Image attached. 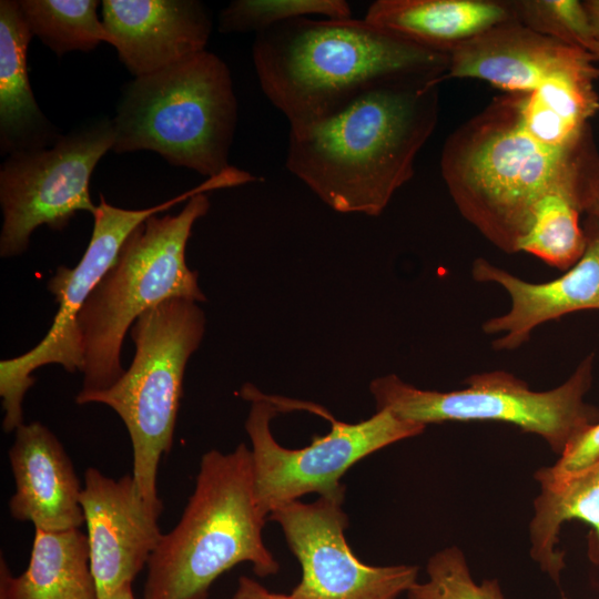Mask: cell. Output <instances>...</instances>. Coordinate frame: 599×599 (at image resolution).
Wrapping results in <instances>:
<instances>
[{
  "instance_id": "cell-28",
  "label": "cell",
  "mask_w": 599,
  "mask_h": 599,
  "mask_svg": "<svg viewBox=\"0 0 599 599\" xmlns=\"http://www.w3.org/2000/svg\"><path fill=\"white\" fill-rule=\"evenodd\" d=\"M227 599H294L291 595L274 592L257 580L241 576L234 593Z\"/></svg>"
},
{
  "instance_id": "cell-24",
  "label": "cell",
  "mask_w": 599,
  "mask_h": 599,
  "mask_svg": "<svg viewBox=\"0 0 599 599\" xmlns=\"http://www.w3.org/2000/svg\"><path fill=\"white\" fill-rule=\"evenodd\" d=\"M312 14L348 19L352 10L344 0H234L221 11L219 30L257 34L278 23Z\"/></svg>"
},
{
  "instance_id": "cell-29",
  "label": "cell",
  "mask_w": 599,
  "mask_h": 599,
  "mask_svg": "<svg viewBox=\"0 0 599 599\" xmlns=\"http://www.w3.org/2000/svg\"><path fill=\"white\" fill-rule=\"evenodd\" d=\"M591 29L593 41L599 43V0L582 1Z\"/></svg>"
},
{
  "instance_id": "cell-16",
  "label": "cell",
  "mask_w": 599,
  "mask_h": 599,
  "mask_svg": "<svg viewBox=\"0 0 599 599\" xmlns=\"http://www.w3.org/2000/svg\"><path fill=\"white\" fill-rule=\"evenodd\" d=\"M108 43L134 78L206 50L212 17L197 0H103Z\"/></svg>"
},
{
  "instance_id": "cell-22",
  "label": "cell",
  "mask_w": 599,
  "mask_h": 599,
  "mask_svg": "<svg viewBox=\"0 0 599 599\" xmlns=\"http://www.w3.org/2000/svg\"><path fill=\"white\" fill-rule=\"evenodd\" d=\"M585 203L568 193H551L536 207L519 252L531 254L560 271L569 270L582 256L587 237L580 224Z\"/></svg>"
},
{
  "instance_id": "cell-32",
  "label": "cell",
  "mask_w": 599,
  "mask_h": 599,
  "mask_svg": "<svg viewBox=\"0 0 599 599\" xmlns=\"http://www.w3.org/2000/svg\"><path fill=\"white\" fill-rule=\"evenodd\" d=\"M585 48L589 50L591 53H593L599 61V43L598 42L591 40L585 44ZM598 194H599V190H598Z\"/></svg>"
},
{
  "instance_id": "cell-7",
  "label": "cell",
  "mask_w": 599,
  "mask_h": 599,
  "mask_svg": "<svg viewBox=\"0 0 599 599\" xmlns=\"http://www.w3.org/2000/svg\"><path fill=\"white\" fill-rule=\"evenodd\" d=\"M204 331L205 315L197 302L175 297L158 304L130 328L135 353L123 375L105 389L75 396L77 404L106 405L122 419L132 443V476L154 506L163 507L159 464L172 448L185 367Z\"/></svg>"
},
{
  "instance_id": "cell-20",
  "label": "cell",
  "mask_w": 599,
  "mask_h": 599,
  "mask_svg": "<svg viewBox=\"0 0 599 599\" xmlns=\"http://www.w3.org/2000/svg\"><path fill=\"white\" fill-rule=\"evenodd\" d=\"M540 493L530 521V555L549 577L559 583L565 567L564 552L557 549L561 526L580 520L592 529L589 557L599 565V461L573 473L557 474L551 467L535 474Z\"/></svg>"
},
{
  "instance_id": "cell-9",
  "label": "cell",
  "mask_w": 599,
  "mask_h": 599,
  "mask_svg": "<svg viewBox=\"0 0 599 599\" xmlns=\"http://www.w3.org/2000/svg\"><path fill=\"white\" fill-rule=\"evenodd\" d=\"M241 396L251 403L245 429L252 444L256 498L267 517L274 509L311 493L344 499L341 478L353 465L388 445L422 434L426 427L388 410H377L366 420L348 424L307 404L306 409L331 420L332 428L325 436H315L306 447L285 448L271 432V420L281 412L272 397L251 384L242 387Z\"/></svg>"
},
{
  "instance_id": "cell-21",
  "label": "cell",
  "mask_w": 599,
  "mask_h": 599,
  "mask_svg": "<svg viewBox=\"0 0 599 599\" xmlns=\"http://www.w3.org/2000/svg\"><path fill=\"white\" fill-rule=\"evenodd\" d=\"M0 599H98L87 534L35 529L21 575L13 577L1 559Z\"/></svg>"
},
{
  "instance_id": "cell-17",
  "label": "cell",
  "mask_w": 599,
  "mask_h": 599,
  "mask_svg": "<svg viewBox=\"0 0 599 599\" xmlns=\"http://www.w3.org/2000/svg\"><path fill=\"white\" fill-rule=\"evenodd\" d=\"M9 460L16 484L9 509L14 519L50 531L80 528L82 487L70 457L48 427L39 422L19 426Z\"/></svg>"
},
{
  "instance_id": "cell-8",
  "label": "cell",
  "mask_w": 599,
  "mask_h": 599,
  "mask_svg": "<svg viewBox=\"0 0 599 599\" xmlns=\"http://www.w3.org/2000/svg\"><path fill=\"white\" fill-rule=\"evenodd\" d=\"M595 355L581 361L560 386L535 392L511 373L491 370L471 375L461 389L417 388L397 375L372 380L377 410L419 425L444 422L490 420L515 425L541 437L561 455L586 429L599 422V409L585 403L592 383Z\"/></svg>"
},
{
  "instance_id": "cell-10",
  "label": "cell",
  "mask_w": 599,
  "mask_h": 599,
  "mask_svg": "<svg viewBox=\"0 0 599 599\" xmlns=\"http://www.w3.org/2000/svg\"><path fill=\"white\" fill-rule=\"evenodd\" d=\"M114 142L112 119L103 118L61 135L49 148L8 156L0 167L1 257L23 254L41 225L61 231L79 211L95 212L90 179Z\"/></svg>"
},
{
  "instance_id": "cell-13",
  "label": "cell",
  "mask_w": 599,
  "mask_h": 599,
  "mask_svg": "<svg viewBox=\"0 0 599 599\" xmlns=\"http://www.w3.org/2000/svg\"><path fill=\"white\" fill-rule=\"evenodd\" d=\"M90 567L98 599L132 583L156 549L163 534V507L149 502L132 475L113 479L87 469L81 491Z\"/></svg>"
},
{
  "instance_id": "cell-26",
  "label": "cell",
  "mask_w": 599,
  "mask_h": 599,
  "mask_svg": "<svg viewBox=\"0 0 599 599\" xmlns=\"http://www.w3.org/2000/svg\"><path fill=\"white\" fill-rule=\"evenodd\" d=\"M511 2L516 20L532 31L582 48L593 40L582 1L514 0Z\"/></svg>"
},
{
  "instance_id": "cell-11",
  "label": "cell",
  "mask_w": 599,
  "mask_h": 599,
  "mask_svg": "<svg viewBox=\"0 0 599 599\" xmlns=\"http://www.w3.org/2000/svg\"><path fill=\"white\" fill-rule=\"evenodd\" d=\"M207 191L201 183L161 204L141 210H126L109 204L100 194L93 215L90 242L75 267L59 266L48 281V290L58 303V312L47 335L30 351L0 362V396L6 433L23 423V399L39 367L57 364L67 372H81L83 355L78 316L85 301L113 265L128 236L148 217Z\"/></svg>"
},
{
  "instance_id": "cell-2",
  "label": "cell",
  "mask_w": 599,
  "mask_h": 599,
  "mask_svg": "<svg viewBox=\"0 0 599 599\" xmlns=\"http://www.w3.org/2000/svg\"><path fill=\"white\" fill-rule=\"evenodd\" d=\"M440 82L386 83L325 118L290 125L287 170L334 211L378 216L413 177L436 128Z\"/></svg>"
},
{
  "instance_id": "cell-15",
  "label": "cell",
  "mask_w": 599,
  "mask_h": 599,
  "mask_svg": "<svg viewBox=\"0 0 599 599\" xmlns=\"http://www.w3.org/2000/svg\"><path fill=\"white\" fill-rule=\"evenodd\" d=\"M597 61L582 47L540 34L511 20L454 48L443 80L473 78L505 93L530 92Z\"/></svg>"
},
{
  "instance_id": "cell-5",
  "label": "cell",
  "mask_w": 599,
  "mask_h": 599,
  "mask_svg": "<svg viewBox=\"0 0 599 599\" xmlns=\"http://www.w3.org/2000/svg\"><path fill=\"white\" fill-rule=\"evenodd\" d=\"M209 209L206 192H199L180 213L154 214L128 236L78 316L83 355L79 393L105 389L123 375L122 344L144 312L175 297L206 301L185 250L194 223Z\"/></svg>"
},
{
  "instance_id": "cell-19",
  "label": "cell",
  "mask_w": 599,
  "mask_h": 599,
  "mask_svg": "<svg viewBox=\"0 0 599 599\" xmlns=\"http://www.w3.org/2000/svg\"><path fill=\"white\" fill-rule=\"evenodd\" d=\"M31 33L18 1H0V149H43L61 136L39 108L28 75Z\"/></svg>"
},
{
  "instance_id": "cell-12",
  "label": "cell",
  "mask_w": 599,
  "mask_h": 599,
  "mask_svg": "<svg viewBox=\"0 0 599 599\" xmlns=\"http://www.w3.org/2000/svg\"><path fill=\"white\" fill-rule=\"evenodd\" d=\"M343 502L327 497L295 500L268 515L302 568L290 595L294 599H397L407 593L418 581V567L362 562L345 538L348 518Z\"/></svg>"
},
{
  "instance_id": "cell-25",
  "label": "cell",
  "mask_w": 599,
  "mask_h": 599,
  "mask_svg": "<svg viewBox=\"0 0 599 599\" xmlns=\"http://www.w3.org/2000/svg\"><path fill=\"white\" fill-rule=\"evenodd\" d=\"M427 580L416 582L407 592L408 599H507L497 579L476 582L465 556L449 547L429 558Z\"/></svg>"
},
{
  "instance_id": "cell-3",
  "label": "cell",
  "mask_w": 599,
  "mask_h": 599,
  "mask_svg": "<svg viewBox=\"0 0 599 599\" xmlns=\"http://www.w3.org/2000/svg\"><path fill=\"white\" fill-rule=\"evenodd\" d=\"M260 85L290 125L325 118L362 93L390 82L444 81L449 54L365 19L288 20L255 35Z\"/></svg>"
},
{
  "instance_id": "cell-30",
  "label": "cell",
  "mask_w": 599,
  "mask_h": 599,
  "mask_svg": "<svg viewBox=\"0 0 599 599\" xmlns=\"http://www.w3.org/2000/svg\"><path fill=\"white\" fill-rule=\"evenodd\" d=\"M102 599H135L131 583L124 585L110 596Z\"/></svg>"
},
{
  "instance_id": "cell-14",
  "label": "cell",
  "mask_w": 599,
  "mask_h": 599,
  "mask_svg": "<svg viewBox=\"0 0 599 599\" xmlns=\"http://www.w3.org/2000/svg\"><path fill=\"white\" fill-rule=\"evenodd\" d=\"M582 226L587 237L582 256L561 276L548 282H527L483 257L474 261V280L496 283L510 297L505 314L483 324L486 334H502L493 341L495 349L520 347L546 322L578 311L599 309V215L587 214Z\"/></svg>"
},
{
  "instance_id": "cell-4",
  "label": "cell",
  "mask_w": 599,
  "mask_h": 599,
  "mask_svg": "<svg viewBox=\"0 0 599 599\" xmlns=\"http://www.w3.org/2000/svg\"><path fill=\"white\" fill-rule=\"evenodd\" d=\"M267 516L255 494L251 449L206 451L175 527L163 534L146 569L143 599H209L213 582L241 562L266 578L280 565L263 540Z\"/></svg>"
},
{
  "instance_id": "cell-31",
  "label": "cell",
  "mask_w": 599,
  "mask_h": 599,
  "mask_svg": "<svg viewBox=\"0 0 599 599\" xmlns=\"http://www.w3.org/2000/svg\"><path fill=\"white\" fill-rule=\"evenodd\" d=\"M586 213L587 214L599 215V194H598V191L593 194Z\"/></svg>"
},
{
  "instance_id": "cell-27",
  "label": "cell",
  "mask_w": 599,
  "mask_h": 599,
  "mask_svg": "<svg viewBox=\"0 0 599 599\" xmlns=\"http://www.w3.org/2000/svg\"><path fill=\"white\" fill-rule=\"evenodd\" d=\"M599 461V422L572 441L551 466L557 474H573Z\"/></svg>"
},
{
  "instance_id": "cell-1",
  "label": "cell",
  "mask_w": 599,
  "mask_h": 599,
  "mask_svg": "<svg viewBox=\"0 0 599 599\" xmlns=\"http://www.w3.org/2000/svg\"><path fill=\"white\" fill-rule=\"evenodd\" d=\"M440 171L464 219L507 254L519 253L547 195L571 194L587 211L599 189L593 136L572 146L546 143L525 125L518 92L495 97L447 138Z\"/></svg>"
},
{
  "instance_id": "cell-18",
  "label": "cell",
  "mask_w": 599,
  "mask_h": 599,
  "mask_svg": "<svg viewBox=\"0 0 599 599\" xmlns=\"http://www.w3.org/2000/svg\"><path fill=\"white\" fill-rule=\"evenodd\" d=\"M364 19L449 54L457 45L516 17L512 2L502 0H377Z\"/></svg>"
},
{
  "instance_id": "cell-6",
  "label": "cell",
  "mask_w": 599,
  "mask_h": 599,
  "mask_svg": "<svg viewBox=\"0 0 599 599\" xmlns=\"http://www.w3.org/2000/svg\"><path fill=\"white\" fill-rule=\"evenodd\" d=\"M115 153H159L167 163L214 177L231 165L237 100L229 67L203 50L123 88L112 119Z\"/></svg>"
},
{
  "instance_id": "cell-23",
  "label": "cell",
  "mask_w": 599,
  "mask_h": 599,
  "mask_svg": "<svg viewBox=\"0 0 599 599\" xmlns=\"http://www.w3.org/2000/svg\"><path fill=\"white\" fill-rule=\"evenodd\" d=\"M21 13L33 35L59 58L71 51L88 52L108 42L99 20L97 0H20Z\"/></svg>"
}]
</instances>
